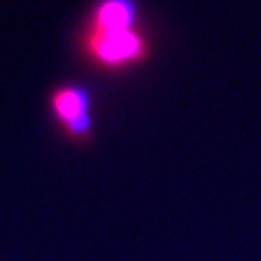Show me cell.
Returning a JSON list of instances; mask_svg holds the SVG:
<instances>
[{"label":"cell","mask_w":261,"mask_h":261,"mask_svg":"<svg viewBox=\"0 0 261 261\" xmlns=\"http://www.w3.org/2000/svg\"><path fill=\"white\" fill-rule=\"evenodd\" d=\"M78 49L103 73H123L149 60L152 42L138 0H96L78 33Z\"/></svg>","instance_id":"6da1fadb"},{"label":"cell","mask_w":261,"mask_h":261,"mask_svg":"<svg viewBox=\"0 0 261 261\" xmlns=\"http://www.w3.org/2000/svg\"><path fill=\"white\" fill-rule=\"evenodd\" d=\"M47 109L57 129L71 145L87 147L94 138L93 98L76 82L58 84L47 98Z\"/></svg>","instance_id":"7a4b0ae2"}]
</instances>
